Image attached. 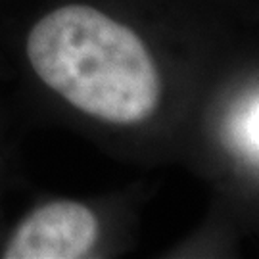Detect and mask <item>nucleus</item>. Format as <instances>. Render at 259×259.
<instances>
[{"label": "nucleus", "mask_w": 259, "mask_h": 259, "mask_svg": "<svg viewBox=\"0 0 259 259\" xmlns=\"http://www.w3.org/2000/svg\"><path fill=\"white\" fill-rule=\"evenodd\" d=\"M0 54L42 115L142 129L163 108L165 79L146 37L93 0H0Z\"/></svg>", "instance_id": "1"}, {"label": "nucleus", "mask_w": 259, "mask_h": 259, "mask_svg": "<svg viewBox=\"0 0 259 259\" xmlns=\"http://www.w3.org/2000/svg\"><path fill=\"white\" fill-rule=\"evenodd\" d=\"M106 238L98 207L81 198L40 194L0 229V259L96 257Z\"/></svg>", "instance_id": "2"}, {"label": "nucleus", "mask_w": 259, "mask_h": 259, "mask_svg": "<svg viewBox=\"0 0 259 259\" xmlns=\"http://www.w3.org/2000/svg\"><path fill=\"white\" fill-rule=\"evenodd\" d=\"M12 152H14V146L10 140L6 117L0 110V229L4 225V194L12 175Z\"/></svg>", "instance_id": "3"}, {"label": "nucleus", "mask_w": 259, "mask_h": 259, "mask_svg": "<svg viewBox=\"0 0 259 259\" xmlns=\"http://www.w3.org/2000/svg\"><path fill=\"white\" fill-rule=\"evenodd\" d=\"M248 137H250V140L255 146H259V108L251 113L250 119H248Z\"/></svg>", "instance_id": "4"}]
</instances>
